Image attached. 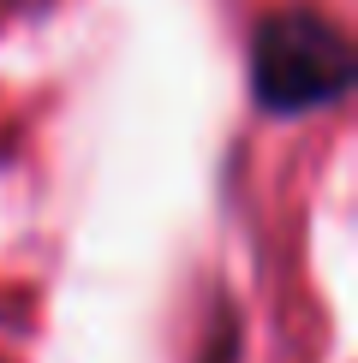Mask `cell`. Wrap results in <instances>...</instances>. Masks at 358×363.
<instances>
[{
    "label": "cell",
    "instance_id": "6da1fadb",
    "mask_svg": "<svg viewBox=\"0 0 358 363\" xmlns=\"http://www.w3.org/2000/svg\"><path fill=\"white\" fill-rule=\"evenodd\" d=\"M352 89V42L322 12H268L251 30V101L275 119L335 108Z\"/></svg>",
    "mask_w": 358,
    "mask_h": 363
}]
</instances>
